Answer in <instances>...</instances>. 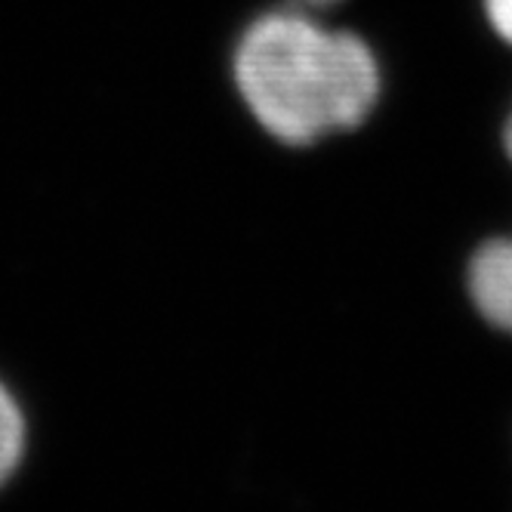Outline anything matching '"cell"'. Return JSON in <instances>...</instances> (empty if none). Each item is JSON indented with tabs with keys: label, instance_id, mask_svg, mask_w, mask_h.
I'll list each match as a JSON object with an SVG mask.
<instances>
[{
	"label": "cell",
	"instance_id": "5",
	"mask_svg": "<svg viewBox=\"0 0 512 512\" xmlns=\"http://www.w3.org/2000/svg\"><path fill=\"white\" fill-rule=\"evenodd\" d=\"M294 4H300V7H327V4H334V0H294Z\"/></svg>",
	"mask_w": 512,
	"mask_h": 512
},
{
	"label": "cell",
	"instance_id": "6",
	"mask_svg": "<svg viewBox=\"0 0 512 512\" xmlns=\"http://www.w3.org/2000/svg\"><path fill=\"white\" fill-rule=\"evenodd\" d=\"M506 152H509V158H512V115H509V121H506Z\"/></svg>",
	"mask_w": 512,
	"mask_h": 512
},
{
	"label": "cell",
	"instance_id": "3",
	"mask_svg": "<svg viewBox=\"0 0 512 512\" xmlns=\"http://www.w3.org/2000/svg\"><path fill=\"white\" fill-rule=\"evenodd\" d=\"M25 454V417L10 389L0 383V485L10 482Z\"/></svg>",
	"mask_w": 512,
	"mask_h": 512
},
{
	"label": "cell",
	"instance_id": "4",
	"mask_svg": "<svg viewBox=\"0 0 512 512\" xmlns=\"http://www.w3.org/2000/svg\"><path fill=\"white\" fill-rule=\"evenodd\" d=\"M485 13L491 28L512 47V0H485Z\"/></svg>",
	"mask_w": 512,
	"mask_h": 512
},
{
	"label": "cell",
	"instance_id": "1",
	"mask_svg": "<svg viewBox=\"0 0 512 512\" xmlns=\"http://www.w3.org/2000/svg\"><path fill=\"white\" fill-rule=\"evenodd\" d=\"M235 84L275 139L312 145L374 112L380 62L352 31L324 25L306 10H272L244 28Z\"/></svg>",
	"mask_w": 512,
	"mask_h": 512
},
{
	"label": "cell",
	"instance_id": "2",
	"mask_svg": "<svg viewBox=\"0 0 512 512\" xmlns=\"http://www.w3.org/2000/svg\"><path fill=\"white\" fill-rule=\"evenodd\" d=\"M466 284L475 309L512 334V238H491L475 250Z\"/></svg>",
	"mask_w": 512,
	"mask_h": 512
}]
</instances>
